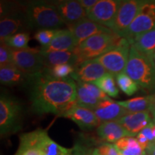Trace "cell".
Wrapping results in <instances>:
<instances>
[{"mask_svg": "<svg viewBox=\"0 0 155 155\" xmlns=\"http://www.w3.org/2000/svg\"><path fill=\"white\" fill-rule=\"evenodd\" d=\"M28 87L31 106L38 115L61 116L77 104L76 83L71 77L57 78L45 70L31 77Z\"/></svg>", "mask_w": 155, "mask_h": 155, "instance_id": "obj_1", "label": "cell"}, {"mask_svg": "<svg viewBox=\"0 0 155 155\" xmlns=\"http://www.w3.org/2000/svg\"><path fill=\"white\" fill-rule=\"evenodd\" d=\"M124 73L148 95L155 94L154 55L141 53L131 45Z\"/></svg>", "mask_w": 155, "mask_h": 155, "instance_id": "obj_2", "label": "cell"}, {"mask_svg": "<svg viewBox=\"0 0 155 155\" xmlns=\"http://www.w3.org/2000/svg\"><path fill=\"white\" fill-rule=\"evenodd\" d=\"M24 11L27 25L31 28L59 30L65 25L51 2H30Z\"/></svg>", "mask_w": 155, "mask_h": 155, "instance_id": "obj_3", "label": "cell"}, {"mask_svg": "<svg viewBox=\"0 0 155 155\" xmlns=\"http://www.w3.org/2000/svg\"><path fill=\"white\" fill-rule=\"evenodd\" d=\"M121 38L113 32L96 35L78 45L73 52L77 55L78 63L81 64L102 55L116 46Z\"/></svg>", "mask_w": 155, "mask_h": 155, "instance_id": "obj_4", "label": "cell"}, {"mask_svg": "<svg viewBox=\"0 0 155 155\" xmlns=\"http://www.w3.org/2000/svg\"><path fill=\"white\" fill-rule=\"evenodd\" d=\"M22 128V107L14 97H0V134L2 137L16 134Z\"/></svg>", "mask_w": 155, "mask_h": 155, "instance_id": "obj_5", "label": "cell"}, {"mask_svg": "<svg viewBox=\"0 0 155 155\" xmlns=\"http://www.w3.org/2000/svg\"><path fill=\"white\" fill-rule=\"evenodd\" d=\"M19 145L36 149L42 155H71L72 148H66L53 140L47 130L42 129L22 134L19 136Z\"/></svg>", "mask_w": 155, "mask_h": 155, "instance_id": "obj_6", "label": "cell"}, {"mask_svg": "<svg viewBox=\"0 0 155 155\" xmlns=\"http://www.w3.org/2000/svg\"><path fill=\"white\" fill-rule=\"evenodd\" d=\"M130 48V42L126 38H122L116 46L96 59L108 73L116 77L125 72Z\"/></svg>", "mask_w": 155, "mask_h": 155, "instance_id": "obj_7", "label": "cell"}, {"mask_svg": "<svg viewBox=\"0 0 155 155\" xmlns=\"http://www.w3.org/2000/svg\"><path fill=\"white\" fill-rule=\"evenodd\" d=\"M12 53L14 65L28 76H35L46 70L40 49H12Z\"/></svg>", "mask_w": 155, "mask_h": 155, "instance_id": "obj_8", "label": "cell"}, {"mask_svg": "<svg viewBox=\"0 0 155 155\" xmlns=\"http://www.w3.org/2000/svg\"><path fill=\"white\" fill-rule=\"evenodd\" d=\"M145 2L143 0L121 1L115 19L109 27L110 30L114 33L123 38Z\"/></svg>", "mask_w": 155, "mask_h": 155, "instance_id": "obj_9", "label": "cell"}, {"mask_svg": "<svg viewBox=\"0 0 155 155\" xmlns=\"http://www.w3.org/2000/svg\"><path fill=\"white\" fill-rule=\"evenodd\" d=\"M155 27V1H146L123 38L130 41Z\"/></svg>", "mask_w": 155, "mask_h": 155, "instance_id": "obj_10", "label": "cell"}, {"mask_svg": "<svg viewBox=\"0 0 155 155\" xmlns=\"http://www.w3.org/2000/svg\"><path fill=\"white\" fill-rule=\"evenodd\" d=\"M75 83L78 105L94 111L101 101L111 99L94 83L80 81H75Z\"/></svg>", "mask_w": 155, "mask_h": 155, "instance_id": "obj_11", "label": "cell"}, {"mask_svg": "<svg viewBox=\"0 0 155 155\" xmlns=\"http://www.w3.org/2000/svg\"><path fill=\"white\" fill-rule=\"evenodd\" d=\"M121 1L99 0L87 14V18L109 28L117 13Z\"/></svg>", "mask_w": 155, "mask_h": 155, "instance_id": "obj_12", "label": "cell"}, {"mask_svg": "<svg viewBox=\"0 0 155 155\" xmlns=\"http://www.w3.org/2000/svg\"><path fill=\"white\" fill-rule=\"evenodd\" d=\"M61 116L71 119L81 129L85 131L92 130L95 128L97 129L101 124L94 111L82 107L77 104Z\"/></svg>", "mask_w": 155, "mask_h": 155, "instance_id": "obj_13", "label": "cell"}, {"mask_svg": "<svg viewBox=\"0 0 155 155\" xmlns=\"http://www.w3.org/2000/svg\"><path fill=\"white\" fill-rule=\"evenodd\" d=\"M106 70L96 59L83 62L75 68V71L71 75L75 81L83 83H94L104 76Z\"/></svg>", "mask_w": 155, "mask_h": 155, "instance_id": "obj_14", "label": "cell"}, {"mask_svg": "<svg viewBox=\"0 0 155 155\" xmlns=\"http://www.w3.org/2000/svg\"><path fill=\"white\" fill-rule=\"evenodd\" d=\"M51 3L55 6L58 14L67 25L75 24L87 17L86 11L78 1L59 0L52 1Z\"/></svg>", "mask_w": 155, "mask_h": 155, "instance_id": "obj_15", "label": "cell"}, {"mask_svg": "<svg viewBox=\"0 0 155 155\" xmlns=\"http://www.w3.org/2000/svg\"><path fill=\"white\" fill-rule=\"evenodd\" d=\"M68 29L71 30L74 35L77 45H79L88 38L96 35L112 32L109 28L98 24L87 17L75 24L68 25Z\"/></svg>", "mask_w": 155, "mask_h": 155, "instance_id": "obj_16", "label": "cell"}, {"mask_svg": "<svg viewBox=\"0 0 155 155\" xmlns=\"http://www.w3.org/2000/svg\"><path fill=\"white\" fill-rule=\"evenodd\" d=\"M27 25L24 15H18L17 12L1 13L0 21V40L1 42L7 38L20 32Z\"/></svg>", "mask_w": 155, "mask_h": 155, "instance_id": "obj_17", "label": "cell"}, {"mask_svg": "<svg viewBox=\"0 0 155 155\" xmlns=\"http://www.w3.org/2000/svg\"><path fill=\"white\" fill-rule=\"evenodd\" d=\"M116 122L120 124L134 137L137 136L144 128L153 123L152 115L149 111L129 113Z\"/></svg>", "mask_w": 155, "mask_h": 155, "instance_id": "obj_18", "label": "cell"}, {"mask_svg": "<svg viewBox=\"0 0 155 155\" xmlns=\"http://www.w3.org/2000/svg\"><path fill=\"white\" fill-rule=\"evenodd\" d=\"M94 112L101 123L117 121L124 116L129 113L127 109L120 106L117 101L111 99L101 101Z\"/></svg>", "mask_w": 155, "mask_h": 155, "instance_id": "obj_19", "label": "cell"}, {"mask_svg": "<svg viewBox=\"0 0 155 155\" xmlns=\"http://www.w3.org/2000/svg\"><path fill=\"white\" fill-rule=\"evenodd\" d=\"M96 134L101 140L110 144L124 137H134L116 121L103 122L96 129Z\"/></svg>", "mask_w": 155, "mask_h": 155, "instance_id": "obj_20", "label": "cell"}, {"mask_svg": "<svg viewBox=\"0 0 155 155\" xmlns=\"http://www.w3.org/2000/svg\"><path fill=\"white\" fill-rule=\"evenodd\" d=\"M75 38L68 29L58 30L51 42L45 47H41L42 52L73 51L77 47Z\"/></svg>", "mask_w": 155, "mask_h": 155, "instance_id": "obj_21", "label": "cell"}, {"mask_svg": "<svg viewBox=\"0 0 155 155\" xmlns=\"http://www.w3.org/2000/svg\"><path fill=\"white\" fill-rule=\"evenodd\" d=\"M41 53L46 69H51L57 65L65 64L75 68L79 64L77 55L73 51H41Z\"/></svg>", "mask_w": 155, "mask_h": 155, "instance_id": "obj_22", "label": "cell"}, {"mask_svg": "<svg viewBox=\"0 0 155 155\" xmlns=\"http://www.w3.org/2000/svg\"><path fill=\"white\" fill-rule=\"evenodd\" d=\"M30 76L19 71L15 65L0 68V81L7 86H28Z\"/></svg>", "mask_w": 155, "mask_h": 155, "instance_id": "obj_23", "label": "cell"}, {"mask_svg": "<svg viewBox=\"0 0 155 155\" xmlns=\"http://www.w3.org/2000/svg\"><path fill=\"white\" fill-rule=\"evenodd\" d=\"M131 45L141 53L147 55L155 53V27L144 33L135 37L129 41Z\"/></svg>", "mask_w": 155, "mask_h": 155, "instance_id": "obj_24", "label": "cell"}, {"mask_svg": "<svg viewBox=\"0 0 155 155\" xmlns=\"http://www.w3.org/2000/svg\"><path fill=\"white\" fill-rule=\"evenodd\" d=\"M155 94L147 95L145 96L136 97L131 99L117 101L118 104L129 113H139V112H150L153 99Z\"/></svg>", "mask_w": 155, "mask_h": 155, "instance_id": "obj_25", "label": "cell"}, {"mask_svg": "<svg viewBox=\"0 0 155 155\" xmlns=\"http://www.w3.org/2000/svg\"><path fill=\"white\" fill-rule=\"evenodd\" d=\"M114 144L120 155H144L145 154L144 150L134 137H124Z\"/></svg>", "mask_w": 155, "mask_h": 155, "instance_id": "obj_26", "label": "cell"}, {"mask_svg": "<svg viewBox=\"0 0 155 155\" xmlns=\"http://www.w3.org/2000/svg\"><path fill=\"white\" fill-rule=\"evenodd\" d=\"M93 83H94L108 96L113 97V98L119 96V89L116 86L114 76L111 73H106L104 76Z\"/></svg>", "mask_w": 155, "mask_h": 155, "instance_id": "obj_27", "label": "cell"}, {"mask_svg": "<svg viewBox=\"0 0 155 155\" xmlns=\"http://www.w3.org/2000/svg\"><path fill=\"white\" fill-rule=\"evenodd\" d=\"M116 84L122 92L131 96L138 91L139 86L125 73H120L115 77Z\"/></svg>", "mask_w": 155, "mask_h": 155, "instance_id": "obj_28", "label": "cell"}, {"mask_svg": "<svg viewBox=\"0 0 155 155\" xmlns=\"http://www.w3.org/2000/svg\"><path fill=\"white\" fill-rule=\"evenodd\" d=\"M30 40V33L27 32H19L15 34L14 35L7 38L5 41L6 45L9 48L15 50L28 49V42Z\"/></svg>", "mask_w": 155, "mask_h": 155, "instance_id": "obj_29", "label": "cell"}, {"mask_svg": "<svg viewBox=\"0 0 155 155\" xmlns=\"http://www.w3.org/2000/svg\"><path fill=\"white\" fill-rule=\"evenodd\" d=\"M93 141L85 137L78 138L75 140L72 147L71 155H93L94 149Z\"/></svg>", "mask_w": 155, "mask_h": 155, "instance_id": "obj_30", "label": "cell"}, {"mask_svg": "<svg viewBox=\"0 0 155 155\" xmlns=\"http://www.w3.org/2000/svg\"><path fill=\"white\" fill-rule=\"evenodd\" d=\"M58 30L55 29H42L38 30L35 34L34 38L42 47L48 46L51 42Z\"/></svg>", "mask_w": 155, "mask_h": 155, "instance_id": "obj_31", "label": "cell"}, {"mask_svg": "<svg viewBox=\"0 0 155 155\" xmlns=\"http://www.w3.org/2000/svg\"><path fill=\"white\" fill-rule=\"evenodd\" d=\"M46 71L53 77L63 79L71 77V74L74 72L75 67L68 64H65L57 65L51 69H46Z\"/></svg>", "mask_w": 155, "mask_h": 155, "instance_id": "obj_32", "label": "cell"}, {"mask_svg": "<svg viewBox=\"0 0 155 155\" xmlns=\"http://www.w3.org/2000/svg\"><path fill=\"white\" fill-rule=\"evenodd\" d=\"M12 49L5 42L0 45V68L15 65L12 61Z\"/></svg>", "mask_w": 155, "mask_h": 155, "instance_id": "obj_33", "label": "cell"}, {"mask_svg": "<svg viewBox=\"0 0 155 155\" xmlns=\"http://www.w3.org/2000/svg\"><path fill=\"white\" fill-rule=\"evenodd\" d=\"M101 155H120L116 149L114 144L110 143H102L97 147Z\"/></svg>", "mask_w": 155, "mask_h": 155, "instance_id": "obj_34", "label": "cell"}, {"mask_svg": "<svg viewBox=\"0 0 155 155\" xmlns=\"http://www.w3.org/2000/svg\"><path fill=\"white\" fill-rule=\"evenodd\" d=\"M15 155H42L36 149L30 147L19 145V148Z\"/></svg>", "mask_w": 155, "mask_h": 155, "instance_id": "obj_35", "label": "cell"}, {"mask_svg": "<svg viewBox=\"0 0 155 155\" xmlns=\"http://www.w3.org/2000/svg\"><path fill=\"white\" fill-rule=\"evenodd\" d=\"M154 123L151 124L149 125L148 127L144 128V129H143L141 132H139V133L142 134L143 135H144L145 137H147V139H148L149 141H150V143L155 141L154 137V136H153V134H152V127H154Z\"/></svg>", "mask_w": 155, "mask_h": 155, "instance_id": "obj_36", "label": "cell"}, {"mask_svg": "<svg viewBox=\"0 0 155 155\" xmlns=\"http://www.w3.org/2000/svg\"><path fill=\"white\" fill-rule=\"evenodd\" d=\"M79 3L82 6L83 8L88 12L95 5L98 3V0H79Z\"/></svg>", "mask_w": 155, "mask_h": 155, "instance_id": "obj_37", "label": "cell"}, {"mask_svg": "<svg viewBox=\"0 0 155 155\" xmlns=\"http://www.w3.org/2000/svg\"><path fill=\"white\" fill-rule=\"evenodd\" d=\"M137 141H138L139 145H140L141 148L144 150H146L147 147H148V145L150 144V141H149L147 137L141 133H139L138 134H137Z\"/></svg>", "mask_w": 155, "mask_h": 155, "instance_id": "obj_38", "label": "cell"}, {"mask_svg": "<svg viewBox=\"0 0 155 155\" xmlns=\"http://www.w3.org/2000/svg\"><path fill=\"white\" fill-rule=\"evenodd\" d=\"M144 152L147 155H155V141L150 143Z\"/></svg>", "mask_w": 155, "mask_h": 155, "instance_id": "obj_39", "label": "cell"}, {"mask_svg": "<svg viewBox=\"0 0 155 155\" xmlns=\"http://www.w3.org/2000/svg\"><path fill=\"white\" fill-rule=\"evenodd\" d=\"M150 114H151V115H152V121H153V123H154V124L155 126V95H154V99H153L152 106H151Z\"/></svg>", "mask_w": 155, "mask_h": 155, "instance_id": "obj_40", "label": "cell"}, {"mask_svg": "<svg viewBox=\"0 0 155 155\" xmlns=\"http://www.w3.org/2000/svg\"><path fill=\"white\" fill-rule=\"evenodd\" d=\"M93 155H101L98 152V150L97 148H95L94 150V152H93Z\"/></svg>", "mask_w": 155, "mask_h": 155, "instance_id": "obj_41", "label": "cell"}, {"mask_svg": "<svg viewBox=\"0 0 155 155\" xmlns=\"http://www.w3.org/2000/svg\"><path fill=\"white\" fill-rule=\"evenodd\" d=\"M152 134H153V136H154V139H155V126L154 125V127H152Z\"/></svg>", "mask_w": 155, "mask_h": 155, "instance_id": "obj_42", "label": "cell"}, {"mask_svg": "<svg viewBox=\"0 0 155 155\" xmlns=\"http://www.w3.org/2000/svg\"><path fill=\"white\" fill-rule=\"evenodd\" d=\"M154 62H155V53H154Z\"/></svg>", "mask_w": 155, "mask_h": 155, "instance_id": "obj_43", "label": "cell"}, {"mask_svg": "<svg viewBox=\"0 0 155 155\" xmlns=\"http://www.w3.org/2000/svg\"><path fill=\"white\" fill-rule=\"evenodd\" d=\"M144 155H147V154H146V153H145V154H144Z\"/></svg>", "mask_w": 155, "mask_h": 155, "instance_id": "obj_44", "label": "cell"}]
</instances>
